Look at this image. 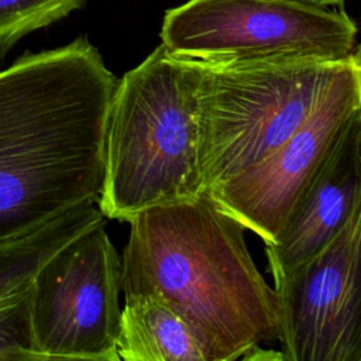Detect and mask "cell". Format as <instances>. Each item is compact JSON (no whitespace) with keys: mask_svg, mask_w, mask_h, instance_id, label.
Returning a JSON list of instances; mask_svg holds the SVG:
<instances>
[{"mask_svg":"<svg viewBox=\"0 0 361 361\" xmlns=\"http://www.w3.org/2000/svg\"><path fill=\"white\" fill-rule=\"evenodd\" d=\"M30 314V288L0 302V361H41Z\"/></svg>","mask_w":361,"mask_h":361,"instance_id":"obj_13","label":"cell"},{"mask_svg":"<svg viewBox=\"0 0 361 361\" xmlns=\"http://www.w3.org/2000/svg\"><path fill=\"white\" fill-rule=\"evenodd\" d=\"M116 83L86 37L0 71V244L97 200Z\"/></svg>","mask_w":361,"mask_h":361,"instance_id":"obj_1","label":"cell"},{"mask_svg":"<svg viewBox=\"0 0 361 361\" xmlns=\"http://www.w3.org/2000/svg\"><path fill=\"white\" fill-rule=\"evenodd\" d=\"M197 65L158 45L117 80L107 111L103 182L106 219L190 199L203 190L199 166Z\"/></svg>","mask_w":361,"mask_h":361,"instance_id":"obj_3","label":"cell"},{"mask_svg":"<svg viewBox=\"0 0 361 361\" xmlns=\"http://www.w3.org/2000/svg\"><path fill=\"white\" fill-rule=\"evenodd\" d=\"M237 361H285V360L281 351L271 350V348H261L259 345H255Z\"/></svg>","mask_w":361,"mask_h":361,"instance_id":"obj_15","label":"cell"},{"mask_svg":"<svg viewBox=\"0 0 361 361\" xmlns=\"http://www.w3.org/2000/svg\"><path fill=\"white\" fill-rule=\"evenodd\" d=\"M41 361H121L116 348L96 355H44Z\"/></svg>","mask_w":361,"mask_h":361,"instance_id":"obj_14","label":"cell"},{"mask_svg":"<svg viewBox=\"0 0 361 361\" xmlns=\"http://www.w3.org/2000/svg\"><path fill=\"white\" fill-rule=\"evenodd\" d=\"M86 0H0V56H4L23 37L48 27Z\"/></svg>","mask_w":361,"mask_h":361,"instance_id":"obj_12","label":"cell"},{"mask_svg":"<svg viewBox=\"0 0 361 361\" xmlns=\"http://www.w3.org/2000/svg\"><path fill=\"white\" fill-rule=\"evenodd\" d=\"M361 206L320 252L274 279L285 361H361Z\"/></svg>","mask_w":361,"mask_h":361,"instance_id":"obj_8","label":"cell"},{"mask_svg":"<svg viewBox=\"0 0 361 361\" xmlns=\"http://www.w3.org/2000/svg\"><path fill=\"white\" fill-rule=\"evenodd\" d=\"M99 221L61 247L30 285L34 338L42 355H96L116 348L121 261Z\"/></svg>","mask_w":361,"mask_h":361,"instance_id":"obj_6","label":"cell"},{"mask_svg":"<svg viewBox=\"0 0 361 361\" xmlns=\"http://www.w3.org/2000/svg\"><path fill=\"white\" fill-rule=\"evenodd\" d=\"M161 41L176 58L216 65L337 63L358 49L344 11L283 0H189L165 13Z\"/></svg>","mask_w":361,"mask_h":361,"instance_id":"obj_5","label":"cell"},{"mask_svg":"<svg viewBox=\"0 0 361 361\" xmlns=\"http://www.w3.org/2000/svg\"><path fill=\"white\" fill-rule=\"evenodd\" d=\"M106 217L96 200H85L37 230L0 244V302L30 288L38 269L66 243Z\"/></svg>","mask_w":361,"mask_h":361,"instance_id":"obj_11","label":"cell"},{"mask_svg":"<svg viewBox=\"0 0 361 361\" xmlns=\"http://www.w3.org/2000/svg\"><path fill=\"white\" fill-rule=\"evenodd\" d=\"M116 351L121 361H212L190 327L151 296H128Z\"/></svg>","mask_w":361,"mask_h":361,"instance_id":"obj_10","label":"cell"},{"mask_svg":"<svg viewBox=\"0 0 361 361\" xmlns=\"http://www.w3.org/2000/svg\"><path fill=\"white\" fill-rule=\"evenodd\" d=\"M343 62L216 65L196 61L203 190L281 147L310 116Z\"/></svg>","mask_w":361,"mask_h":361,"instance_id":"obj_4","label":"cell"},{"mask_svg":"<svg viewBox=\"0 0 361 361\" xmlns=\"http://www.w3.org/2000/svg\"><path fill=\"white\" fill-rule=\"evenodd\" d=\"M121 290L179 316L212 361H237L278 338L274 289L255 267L244 226L202 192L148 207L128 221Z\"/></svg>","mask_w":361,"mask_h":361,"instance_id":"obj_2","label":"cell"},{"mask_svg":"<svg viewBox=\"0 0 361 361\" xmlns=\"http://www.w3.org/2000/svg\"><path fill=\"white\" fill-rule=\"evenodd\" d=\"M361 110L360 48L333 75L310 116L272 154L206 190L214 203L264 244L278 233L340 133Z\"/></svg>","mask_w":361,"mask_h":361,"instance_id":"obj_7","label":"cell"},{"mask_svg":"<svg viewBox=\"0 0 361 361\" xmlns=\"http://www.w3.org/2000/svg\"><path fill=\"white\" fill-rule=\"evenodd\" d=\"M283 1L295 3L305 7H312V8H329L331 6H338L343 3V0H283Z\"/></svg>","mask_w":361,"mask_h":361,"instance_id":"obj_16","label":"cell"},{"mask_svg":"<svg viewBox=\"0 0 361 361\" xmlns=\"http://www.w3.org/2000/svg\"><path fill=\"white\" fill-rule=\"evenodd\" d=\"M361 110L355 111L331 151L289 210L272 244L268 269L276 279L326 248L361 206Z\"/></svg>","mask_w":361,"mask_h":361,"instance_id":"obj_9","label":"cell"}]
</instances>
